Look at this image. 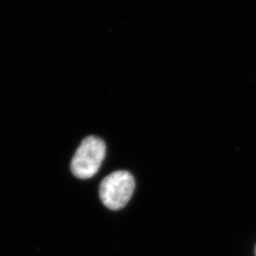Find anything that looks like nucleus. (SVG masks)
Masks as SVG:
<instances>
[{"label":"nucleus","mask_w":256,"mask_h":256,"mask_svg":"<svg viewBox=\"0 0 256 256\" xmlns=\"http://www.w3.org/2000/svg\"></svg>","instance_id":"obj_3"},{"label":"nucleus","mask_w":256,"mask_h":256,"mask_svg":"<svg viewBox=\"0 0 256 256\" xmlns=\"http://www.w3.org/2000/svg\"><path fill=\"white\" fill-rule=\"evenodd\" d=\"M135 190V180L128 171H116L106 176L100 184L99 196L106 207L112 210L124 208Z\"/></svg>","instance_id":"obj_2"},{"label":"nucleus","mask_w":256,"mask_h":256,"mask_svg":"<svg viewBox=\"0 0 256 256\" xmlns=\"http://www.w3.org/2000/svg\"><path fill=\"white\" fill-rule=\"evenodd\" d=\"M106 144L100 138H84L77 148L70 164L74 176L88 180L97 174L106 158Z\"/></svg>","instance_id":"obj_1"}]
</instances>
